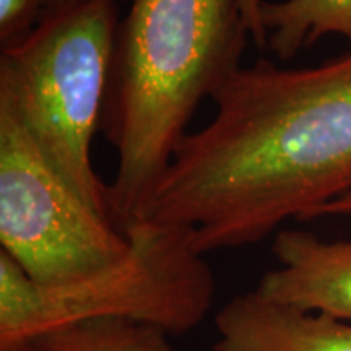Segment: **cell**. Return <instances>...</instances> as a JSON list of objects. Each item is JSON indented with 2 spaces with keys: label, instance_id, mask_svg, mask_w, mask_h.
<instances>
[{
  "label": "cell",
  "instance_id": "7c38bea8",
  "mask_svg": "<svg viewBox=\"0 0 351 351\" xmlns=\"http://www.w3.org/2000/svg\"><path fill=\"white\" fill-rule=\"evenodd\" d=\"M324 217H351V191L346 192L345 195L339 197V199L332 200L330 204L320 207L314 213L313 219Z\"/></svg>",
  "mask_w": 351,
  "mask_h": 351
},
{
  "label": "cell",
  "instance_id": "7a4b0ae2",
  "mask_svg": "<svg viewBox=\"0 0 351 351\" xmlns=\"http://www.w3.org/2000/svg\"><path fill=\"white\" fill-rule=\"evenodd\" d=\"M247 36L238 0H132L103 116L117 152L109 213L122 232L145 218L199 104L241 69Z\"/></svg>",
  "mask_w": 351,
  "mask_h": 351
},
{
  "label": "cell",
  "instance_id": "6da1fadb",
  "mask_svg": "<svg viewBox=\"0 0 351 351\" xmlns=\"http://www.w3.org/2000/svg\"><path fill=\"white\" fill-rule=\"evenodd\" d=\"M176 148L143 219L186 226L207 254L261 243L351 191V51L315 67H241Z\"/></svg>",
  "mask_w": 351,
  "mask_h": 351
},
{
  "label": "cell",
  "instance_id": "8992f818",
  "mask_svg": "<svg viewBox=\"0 0 351 351\" xmlns=\"http://www.w3.org/2000/svg\"><path fill=\"white\" fill-rule=\"evenodd\" d=\"M271 249L280 267L262 276L257 293L351 324V239L330 243L313 232L283 230Z\"/></svg>",
  "mask_w": 351,
  "mask_h": 351
},
{
  "label": "cell",
  "instance_id": "ba28073f",
  "mask_svg": "<svg viewBox=\"0 0 351 351\" xmlns=\"http://www.w3.org/2000/svg\"><path fill=\"white\" fill-rule=\"evenodd\" d=\"M267 47L282 60L295 57L326 34H340L351 44V0H282L262 2Z\"/></svg>",
  "mask_w": 351,
  "mask_h": 351
},
{
  "label": "cell",
  "instance_id": "30bf717a",
  "mask_svg": "<svg viewBox=\"0 0 351 351\" xmlns=\"http://www.w3.org/2000/svg\"><path fill=\"white\" fill-rule=\"evenodd\" d=\"M44 12L43 0H0V43L13 46L28 36Z\"/></svg>",
  "mask_w": 351,
  "mask_h": 351
},
{
  "label": "cell",
  "instance_id": "9c48e42d",
  "mask_svg": "<svg viewBox=\"0 0 351 351\" xmlns=\"http://www.w3.org/2000/svg\"><path fill=\"white\" fill-rule=\"evenodd\" d=\"M26 351H174L168 332L130 319H88L39 333Z\"/></svg>",
  "mask_w": 351,
  "mask_h": 351
},
{
  "label": "cell",
  "instance_id": "52a82bcc",
  "mask_svg": "<svg viewBox=\"0 0 351 351\" xmlns=\"http://www.w3.org/2000/svg\"><path fill=\"white\" fill-rule=\"evenodd\" d=\"M215 327L213 351H351V324L267 300L256 289L228 301Z\"/></svg>",
  "mask_w": 351,
  "mask_h": 351
},
{
  "label": "cell",
  "instance_id": "8fae6325",
  "mask_svg": "<svg viewBox=\"0 0 351 351\" xmlns=\"http://www.w3.org/2000/svg\"><path fill=\"white\" fill-rule=\"evenodd\" d=\"M238 3L245 28L249 29V34L254 38V43L261 49L267 47V32L263 28L261 16L262 0H238Z\"/></svg>",
  "mask_w": 351,
  "mask_h": 351
},
{
  "label": "cell",
  "instance_id": "3957f363",
  "mask_svg": "<svg viewBox=\"0 0 351 351\" xmlns=\"http://www.w3.org/2000/svg\"><path fill=\"white\" fill-rule=\"evenodd\" d=\"M119 23L117 0H65L44 8L33 32L0 54V106L109 218V184L93 168L91 142L103 129Z\"/></svg>",
  "mask_w": 351,
  "mask_h": 351
},
{
  "label": "cell",
  "instance_id": "5b68a950",
  "mask_svg": "<svg viewBox=\"0 0 351 351\" xmlns=\"http://www.w3.org/2000/svg\"><path fill=\"white\" fill-rule=\"evenodd\" d=\"M0 243L43 287L77 282L124 261L130 239L90 205L0 106Z\"/></svg>",
  "mask_w": 351,
  "mask_h": 351
},
{
  "label": "cell",
  "instance_id": "4fadbf2b",
  "mask_svg": "<svg viewBox=\"0 0 351 351\" xmlns=\"http://www.w3.org/2000/svg\"><path fill=\"white\" fill-rule=\"evenodd\" d=\"M65 0H43V7L47 8V7H52V5H57V3H62Z\"/></svg>",
  "mask_w": 351,
  "mask_h": 351
},
{
  "label": "cell",
  "instance_id": "277c9868",
  "mask_svg": "<svg viewBox=\"0 0 351 351\" xmlns=\"http://www.w3.org/2000/svg\"><path fill=\"white\" fill-rule=\"evenodd\" d=\"M124 261L77 282L43 287L0 251V351H26L39 333L88 319H130L168 333L194 330L217 282L186 226L142 219Z\"/></svg>",
  "mask_w": 351,
  "mask_h": 351
}]
</instances>
